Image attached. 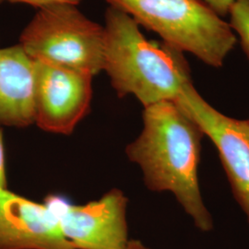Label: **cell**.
<instances>
[{"mask_svg": "<svg viewBox=\"0 0 249 249\" xmlns=\"http://www.w3.org/2000/svg\"><path fill=\"white\" fill-rule=\"evenodd\" d=\"M142 119V132L125 148L128 159L141 167L150 190L172 193L197 230L213 231L198 179L202 129L169 101L144 107Z\"/></svg>", "mask_w": 249, "mask_h": 249, "instance_id": "6da1fadb", "label": "cell"}, {"mask_svg": "<svg viewBox=\"0 0 249 249\" xmlns=\"http://www.w3.org/2000/svg\"><path fill=\"white\" fill-rule=\"evenodd\" d=\"M104 71L123 98L133 95L144 107L175 102L193 83L184 53L164 42L150 41L140 25L123 11H106Z\"/></svg>", "mask_w": 249, "mask_h": 249, "instance_id": "7a4b0ae2", "label": "cell"}, {"mask_svg": "<svg viewBox=\"0 0 249 249\" xmlns=\"http://www.w3.org/2000/svg\"><path fill=\"white\" fill-rule=\"evenodd\" d=\"M162 42L221 68L237 42L229 23L200 0H105Z\"/></svg>", "mask_w": 249, "mask_h": 249, "instance_id": "3957f363", "label": "cell"}, {"mask_svg": "<svg viewBox=\"0 0 249 249\" xmlns=\"http://www.w3.org/2000/svg\"><path fill=\"white\" fill-rule=\"evenodd\" d=\"M74 4L39 9L22 31L18 44L36 61L87 72L104 71L106 29Z\"/></svg>", "mask_w": 249, "mask_h": 249, "instance_id": "277c9868", "label": "cell"}, {"mask_svg": "<svg viewBox=\"0 0 249 249\" xmlns=\"http://www.w3.org/2000/svg\"><path fill=\"white\" fill-rule=\"evenodd\" d=\"M213 143L231 192L249 224V124L225 116L187 85L175 102Z\"/></svg>", "mask_w": 249, "mask_h": 249, "instance_id": "5b68a950", "label": "cell"}, {"mask_svg": "<svg viewBox=\"0 0 249 249\" xmlns=\"http://www.w3.org/2000/svg\"><path fill=\"white\" fill-rule=\"evenodd\" d=\"M127 197L114 188L82 206L50 196L47 205L58 219L65 238L75 249H121L128 242Z\"/></svg>", "mask_w": 249, "mask_h": 249, "instance_id": "8992f818", "label": "cell"}, {"mask_svg": "<svg viewBox=\"0 0 249 249\" xmlns=\"http://www.w3.org/2000/svg\"><path fill=\"white\" fill-rule=\"evenodd\" d=\"M35 63V123L47 132L72 133L89 113L93 76L50 63Z\"/></svg>", "mask_w": 249, "mask_h": 249, "instance_id": "52a82bcc", "label": "cell"}, {"mask_svg": "<svg viewBox=\"0 0 249 249\" xmlns=\"http://www.w3.org/2000/svg\"><path fill=\"white\" fill-rule=\"evenodd\" d=\"M0 249H75L47 205L0 189Z\"/></svg>", "mask_w": 249, "mask_h": 249, "instance_id": "ba28073f", "label": "cell"}, {"mask_svg": "<svg viewBox=\"0 0 249 249\" xmlns=\"http://www.w3.org/2000/svg\"><path fill=\"white\" fill-rule=\"evenodd\" d=\"M36 63L22 46L0 48V124L25 127L35 123Z\"/></svg>", "mask_w": 249, "mask_h": 249, "instance_id": "9c48e42d", "label": "cell"}, {"mask_svg": "<svg viewBox=\"0 0 249 249\" xmlns=\"http://www.w3.org/2000/svg\"><path fill=\"white\" fill-rule=\"evenodd\" d=\"M229 15V24L239 36L241 45L249 59V0H235Z\"/></svg>", "mask_w": 249, "mask_h": 249, "instance_id": "30bf717a", "label": "cell"}, {"mask_svg": "<svg viewBox=\"0 0 249 249\" xmlns=\"http://www.w3.org/2000/svg\"><path fill=\"white\" fill-rule=\"evenodd\" d=\"M219 17H224L231 11L235 0H200Z\"/></svg>", "mask_w": 249, "mask_h": 249, "instance_id": "8fae6325", "label": "cell"}, {"mask_svg": "<svg viewBox=\"0 0 249 249\" xmlns=\"http://www.w3.org/2000/svg\"><path fill=\"white\" fill-rule=\"evenodd\" d=\"M81 0H0V5L6 2L9 3H22V4H27L32 7H35L37 9H42L47 6H51L54 4H74V5H79Z\"/></svg>", "mask_w": 249, "mask_h": 249, "instance_id": "7c38bea8", "label": "cell"}, {"mask_svg": "<svg viewBox=\"0 0 249 249\" xmlns=\"http://www.w3.org/2000/svg\"><path fill=\"white\" fill-rule=\"evenodd\" d=\"M0 189H7V178L5 167V149L3 142V135L0 129Z\"/></svg>", "mask_w": 249, "mask_h": 249, "instance_id": "4fadbf2b", "label": "cell"}, {"mask_svg": "<svg viewBox=\"0 0 249 249\" xmlns=\"http://www.w3.org/2000/svg\"><path fill=\"white\" fill-rule=\"evenodd\" d=\"M121 249H152L143 244L142 242L138 239H129L125 244L124 248Z\"/></svg>", "mask_w": 249, "mask_h": 249, "instance_id": "5bb4252c", "label": "cell"}, {"mask_svg": "<svg viewBox=\"0 0 249 249\" xmlns=\"http://www.w3.org/2000/svg\"><path fill=\"white\" fill-rule=\"evenodd\" d=\"M248 121H249V119H248Z\"/></svg>", "mask_w": 249, "mask_h": 249, "instance_id": "9a60e30c", "label": "cell"}]
</instances>
